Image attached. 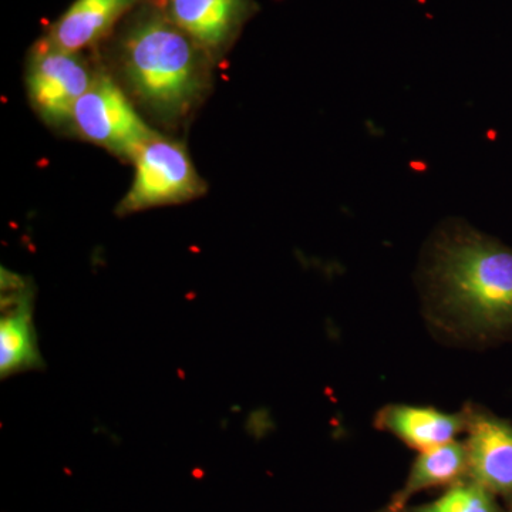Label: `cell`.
Returning <instances> with one entry per match:
<instances>
[{
    "label": "cell",
    "instance_id": "obj_1",
    "mask_svg": "<svg viewBox=\"0 0 512 512\" xmlns=\"http://www.w3.org/2000/svg\"><path fill=\"white\" fill-rule=\"evenodd\" d=\"M117 82L161 126L175 128L204 103L212 67L204 50L158 3H141L127 16L114 45Z\"/></svg>",
    "mask_w": 512,
    "mask_h": 512
},
{
    "label": "cell",
    "instance_id": "obj_2",
    "mask_svg": "<svg viewBox=\"0 0 512 512\" xmlns=\"http://www.w3.org/2000/svg\"><path fill=\"white\" fill-rule=\"evenodd\" d=\"M430 272L441 301L471 328L512 330V248L456 227L437 242Z\"/></svg>",
    "mask_w": 512,
    "mask_h": 512
},
{
    "label": "cell",
    "instance_id": "obj_3",
    "mask_svg": "<svg viewBox=\"0 0 512 512\" xmlns=\"http://www.w3.org/2000/svg\"><path fill=\"white\" fill-rule=\"evenodd\" d=\"M70 133L133 163L138 150L158 131L138 114L113 74L99 69L92 86L74 106Z\"/></svg>",
    "mask_w": 512,
    "mask_h": 512
},
{
    "label": "cell",
    "instance_id": "obj_4",
    "mask_svg": "<svg viewBox=\"0 0 512 512\" xmlns=\"http://www.w3.org/2000/svg\"><path fill=\"white\" fill-rule=\"evenodd\" d=\"M133 164L136 173L130 190L117 205L119 217L184 204L207 192V183L183 141L158 133L138 150Z\"/></svg>",
    "mask_w": 512,
    "mask_h": 512
},
{
    "label": "cell",
    "instance_id": "obj_5",
    "mask_svg": "<svg viewBox=\"0 0 512 512\" xmlns=\"http://www.w3.org/2000/svg\"><path fill=\"white\" fill-rule=\"evenodd\" d=\"M97 72L83 52L60 49L42 37L30 50L26 67L30 106L47 126L70 133L74 106Z\"/></svg>",
    "mask_w": 512,
    "mask_h": 512
},
{
    "label": "cell",
    "instance_id": "obj_6",
    "mask_svg": "<svg viewBox=\"0 0 512 512\" xmlns=\"http://www.w3.org/2000/svg\"><path fill=\"white\" fill-rule=\"evenodd\" d=\"M170 19L214 60L227 55L256 12L254 0H164Z\"/></svg>",
    "mask_w": 512,
    "mask_h": 512
},
{
    "label": "cell",
    "instance_id": "obj_7",
    "mask_svg": "<svg viewBox=\"0 0 512 512\" xmlns=\"http://www.w3.org/2000/svg\"><path fill=\"white\" fill-rule=\"evenodd\" d=\"M35 292L28 278L2 272L0 375L2 379L40 369L43 357L33 319Z\"/></svg>",
    "mask_w": 512,
    "mask_h": 512
},
{
    "label": "cell",
    "instance_id": "obj_8",
    "mask_svg": "<svg viewBox=\"0 0 512 512\" xmlns=\"http://www.w3.org/2000/svg\"><path fill=\"white\" fill-rule=\"evenodd\" d=\"M143 0H74L50 26L47 42L69 52H84L99 45Z\"/></svg>",
    "mask_w": 512,
    "mask_h": 512
},
{
    "label": "cell",
    "instance_id": "obj_9",
    "mask_svg": "<svg viewBox=\"0 0 512 512\" xmlns=\"http://www.w3.org/2000/svg\"><path fill=\"white\" fill-rule=\"evenodd\" d=\"M468 470L490 493L512 495V426L490 416L470 423Z\"/></svg>",
    "mask_w": 512,
    "mask_h": 512
},
{
    "label": "cell",
    "instance_id": "obj_10",
    "mask_svg": "<svg viewBox=\"0 0 512 512\" xmlns=\"http://www.w3.org/2000/svg\"><path fill=\"white\" fill-rule=\"evenodd\" d=\"M382 423L407 444L423 451L450 443L463 427L461 417L410 406L384 410Z\"/></svg>",
    "mask_w": 512,
    "mask_h": 512
},
{
    "label": "cell",
    "instance_id": "obj_11",
    "mask_svg": "<svg viewBox=\"0 0 512 512\" xmlns=\"http://www.w3.org/2000/svg\"><path fill=\"white\" fill-rule=\"evenodd\" d=\"M468 468L467 447L450 443L423 451L417 458L404 494H413L424 488L451 483Z\"/></svg>",
    "mask_w": 512,
    "mask_h": 512
},
{
    "label": "cell",
    "instance_id": "obj_12",
    "mask_svg": "<svg viewBox=\"0 0 512 512\" xmlns=\"http://www.w3.org/2000/svg\"><path fill=\"white\" fill-rule=\"evenodd\" d=\"M421 512H498L490 491L480 484L460 485Z\"/></svg>",
    "mask_w": 512,
    "mask_h": 512
}]
</instances>
